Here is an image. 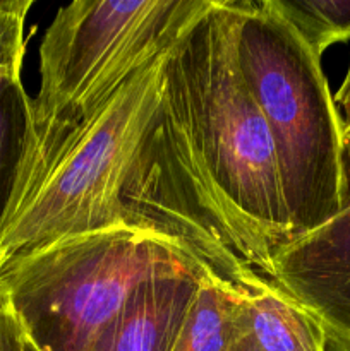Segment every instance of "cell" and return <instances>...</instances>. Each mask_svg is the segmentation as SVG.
Here are the masks:
<instances>
[{"label":"cell","mask_w":350,"mask_h":351,"mask_svg":"<svg viewBox=\"0 0 350 351\" xmlns=\"http://www.w3.org/2000/svg\"><path fill=\"white\" fill-rule=\"evenodd\" d=\"M168 48L137 69L78 125L24 147L16 187L0 221V266L67 237L127 225L120 192L160 101Z\"/></svg>","instance_id":"6da1fadb"},{"label":"cell","mask_w":350,"mask_h":351,"mask_svg":"<svg viewBox=\"0 0 350 351\" xmlns=\"http://www.w3.org/2000/svg\"><path fill=\"white\" fill-rule=\"evenodd\" d=\"M120 202L127 225L180 245L220 283L249 298L281 290L273 250L216 184L180 84L165 64L160 101L130 161Z\"/></svg>","instance_id":"7a4b0ae2"},{"label":"cell","mask_w":350,"mask_h":351,"mask_svg":"<svg viewBox=\"0 0 350 351\" xmlns=\"http://www.w3.org/2000/svg\"><path fill=\"white\" fill-rule=\"evenodd\" d=\"M165 276L209 274L165 237L115 225L3 263L0 300L38 351H93L130 295Z\"/></svg>","instance_id":"3957f363"},{"label":"cell","mask_w":350,"mask_h":351,"mask_svg":"<svg viewBox=\"0 0 350 351\" xmlns=\"http://www.w3.org/2000/svg\"><path fill=\"white\" fill-rule=\"evenodd\" d=\"M239 60L273 139L294 237L350 202L340 117L328 81L297 31L271 0H237Z\"/></svg>","instance_id":"277c9868"},{"label":"cell","mask_w":350,"mask_h":351,"mask_svg":"<svg viewBox=\"0 0 350 351\" xmlns=\"http://www.w3.org/2000/svg\"><path fill=\"white\" fill-rule=\"evenodd\" d=\"M239 24L237 0H211L175 38L165 65L216 184L275 254L294 233L271 132L240 69Z\"/></svg>","instance_id":"5b68a950"},{"label":"cell","mask_w":350,"mask_h":351,"mask_svg":"<svg viewBox=\"0 0 350 351\" xmlns=\"http://www.w3.org/2000/svg\"><path fill=\"white\" fill-rule=\"evenodd\" d=\"M211 0H75L40 45V91L26 147L78 125L134 72L174 43Z\"/></svg>","instance_id":"8992f818"},{"label":"cell","mask_w":350,"mask_h":351,"mask_svg":"<svg viewBox=\"0 0 350 351\" xmlns=\"http://www.w3.org/2000/svg\"><path fill=\"white\" fill-rule=\"evenodd\" d=\"M277 283L321 328L328 351H350V202L273 254Z\"/></svg>","instance_id":"52a82bcc"},{"label":"cell","mask_w":350,"mask_h":351,"mask_svg":"<svg viewBox=\"0 0 350 351\" xmlns=\"http://www.w3.org/2000/svg\"><path fill=\"white\" fill-rule=\"evenodd\" d=\"M202 278L165 276L141 285L93 351H170Z\"/></svg>","instance_id":"ba28073f"},{"label":"cell","mask_w":350,"mask_h":351,"mask_svg":"<svg viewBox=\"0 0 350 351\" xmlns=\"http://www.w3.org/2000/svg\"><path fill=\"white\" fill-rule=\"evenodd\" d=\"M249 335V297L202 278L170 351H230Z\"/></svg>","instance_id":"9c48e42d"},{"label":"cell","mask_w":350,"mask_h":351,"mask_svg":"<svg viewBox=\"0 0 350 351\" xmlns=\"http://www.w3.org/2000/svg\"><path fill=\"white\" fill-rule=\"evenodd\" d=\"M249 329L259 351H328L318 322L283 290L249 298Z\"/></svg>","instance_id":"30bf717a"},{"label":"cell","mask_w":350,"mask_h":351,"mask_svg":"<svg viewBox=\"0 0 350 351\" xmlns=\"http://www.w3.org/2000/svg\"><path fill=\"white\" fill-rule=\"evenodd\" d=\"M31 98L21 79H0V221L9 208L30 129Z\"/></svg>","instance_id":"8fae6325"},{"label":"cell","mask_w":350,"mask_h":351,"mask_svg":"<svg viewBox=\"0 0 350 351\" xmlns=\"http://www.w3.org/2000/svg\"><path fill=\"white\" fill-rule=\"evenodd\" d=\"M318 58L350 40V0H271Z\"/></svg>","instance_id":"7c38bea8"},{"label":"cell","mask_w":350,"mask_h":351,"mask_svg":"<svg viewBox=\"0 0 350 351\" xmlns=\"http://www.w3.org/2000/svg\"><path fill=\"white\" fill-rule=\"evenodd\" d=\"M33 0H0V79H21L26 38L24 24Z\"/></svg>","instance_id":"4fadbf2b"},{"label":"cell","mask_w":350,"mask_h":351,"mask_svg":"<svg viewBox=\"0 0 350 351\" xmlns=\"http://www.w3.org/2000/svg\"><path fill=\"white\" fill-rule=\"evenodd\" d=\"M335 99L336 112L340 117V127H342V139H343V156H345V170L347 180H349L350 191V62L347 67L345 77L340 84L338 91L333 96Z\"/></svg>","instance_id":"5bb4252c"},{"label":"cell","mask_w":350,"mask_h":351,"mask_svg":"<svg viewBox=\"0 0 350 351\" xmlns=\"http://www.w3.org/2000/svg\"><path fill=\"white\" fill-rule=\"evenodd\" d=\"M24 331L12 312L0 300V351H23Z\"/></svg>","instance_id":"9a60e30c"},{"label":"cell","mask_w":350,"mask_h":351,"mask_svg":"<svg viewBox=\"0 0 350 351\" xmlns=\"http://www.w3.org/2000/svg\"><path fill=\"white\" fill-rule=\"evenodd\" d=\"M230 351H259V350L254 346L253 339H250V335H249V336H246L244 339H240V341L237 343V345L233 346V348Z\"/></svg>","instance_id":"2e32d148"},{"label":"cell","mask_w":350,"mask_h":351,"mask_svg":"<svg viewBox=\"0 0 350 351\" xmlns=\"http://www.w3.org/2000/svg\"><path fill=\"white\" fill-rule=\"evenodd\" d=\"M24 336H26V332H24ZM23 351H38V348L36 346L33 345V343H31V339L27 338H24V346H23Z\"/></svg>","instance_id":"e0dca14e"}]
</instances>
